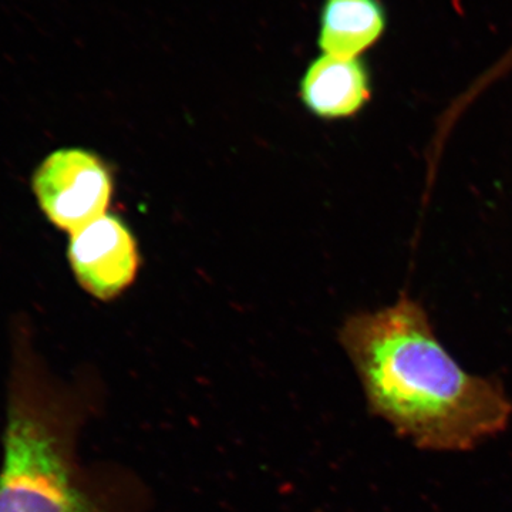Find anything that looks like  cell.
Here are the masks:
<instances>
[{"mask_svg": "<svg viewBox=\"0 0 512 512\" xmlns=\"http://www.w3.org/2000/svg\"><path fill=\"white\" fill-rule=\"evenodd\" d=\"M340 342L362 380L370 412L423 450H471L510 423L512 404L500 382L458 365L410 296L350 316Z\"/></svg>", "mask_w": 512, "mask_h": 512, "instance_id": "1", "label": "cell"}, {"mask_svg": "<svg viewBox=\"0 0 512 512\" xmlns=\"http://www.w3.org/2000/svg\"><path fill=\"white\" fill-rule=\"evenodd\" d=\"M72 404L25 357L13 366L0 463V512H96L73 457Z\"/></svg>", "mask_w": 512, "mask_h": 512, "instance_id": "2", "label": "cell"}, {"mask_svg": "<svg viewBox=\"0 0 512 512\" xmlns=\"http://www.w3.org/2000/svg\"><path fill=\"white\" fill-rule=\"evenodd\" d=\"M33 188L46 217L72 234L103 217L113 191L109 170L80 148L50 154L37 168Z\"/></svg>", "mask_w": 512, "mask_h": 512, "instance_id": "3", "label": "cell"}, {"mask_svg": "<svg viewBox=\"0 0 512 512\" xmlns=\"http://www.w3.org/2000/svg\"><path fill=\"white\" fill-rule=\"evenodd\" d=\"M69 261L87 292L96 298L111 299L136 278V241L119 218L104 214L73 232Z\"/></svg>", "mask_w": 512, "mask_h": 512, "instance_id": "4", "label": "cell"}, {"mask_svg": "<svg viewBox=\"0 0 512 512\" xmlns=\"http://www.w3.org/2000/svg\"><path fill=\"white\" fill-rule=\"evenodd\" d=\"M372 74L362 59L319 56L301 82L303 103L322 119H349L372 100Z\"/></svg>", "mask_w": 512, "mask_h": 512, "instance_id": "5", "label": "cell"}, {"mask_svg": "<svg viewBox=\"0 0 512 512\" xmlns=\"http://www.w3.org/2000/svg\"><path fill=\"white\" fill-rule=\"evenodd\" d=\"M387 25L382 0H323L318 45L323 55L360 59L382 40Z\"/></svg>", "mask_w": 512, "mask_h": 512, "instance_id": "6", "label": "cell"}, {"mask_svg": "<svg viewBox=\"0 0 512 512\" xmlns=\"http://www.w3.org/2000/svg\"><path fill=\"white\" fill-rule=\"evenodd\" d=\"M510 70H512V46L511 49L505 53L503 59L498 60V62L491 67V70H488V72L484 74L483 82L484 84L493 83L494 80H497L500 76H504V74L510 72Z\"/></svg>", "mask_w": 512, "mask_h": 512, "instance_id": "7", "label": "cell"}]
</instances>
